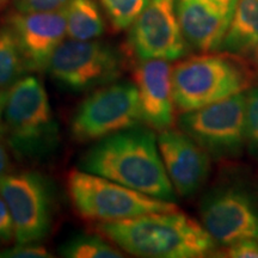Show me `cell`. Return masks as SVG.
Listing matches in <instances>:
<instances>
[{"label": "cell", "instance_id": "cell-1", "mask_svg": "<svg viewBox=\"0 0 258 258\" xmlns=\"http://www.w3.org/2000/svg\"><path fill=\"white\" fill-rule=\"evenodd\" d=\"M80 170L104 177L152 198L175 202L153 129L139 124L95 141L83 154Z\"/></svg>", "mask_w": 258, "mask_h": 258}, {"label": "cell", "instance_id": "cell-2", "mask_svg": "<svg viewBox=\"0 0 258 258\" xmlns=\"http://www.w3.org/2000/svg\"><path fill=\"white\" fill-rule=\"evenodd\" d=\"M93 228L118 249L137 257H207L215 252L218 245L202 224L178 209L95 222Z\"/></svg>", "mask_w": 258, "mask_h": 258}, {"label": "cell", "instance_id": "cell-3", "mask_svg": "<svg viewBox=\"0 0 258 258\" xmlns=\"http://www.w3.org/2000/svg\"><path fill=\"white\" fill-rule=\"evenodd\" d=\"M253 76L241 57L201 54L172 67V92L180 114L198 110L252 88Z\"/></svg>", "mask_w": 258, "mask_h": 258}, {"label": "cell", "instance_id": "cell-4", "mask_svg": "<svg viewBox=\"0 0 258 258\" xmlns=\"http://www.w3.org/2000/svg\"><path fill=\"white\" fill-rule=\"evenodd\" d=\"M4 134L24 158L36 159L55 147L59 129L46 89L35 76L22 77L6 91Z\"/></svg>", "mask_w": 258, "mask_h": 258}, {"label": "cell", "instance_id": "cell-5", "mask_svg": "<svg viewBox=\"0 0 258 258\" xmlns=\"http://www.w3.org/2000/svg\"><path fill=\"white\" fill-rule=\"evenodd\" d=\"M66 190L77 214L91 222L124 220L178 209L175 202L152 198L80 169L70 171Z\"/></svg>", "mask_w": 258, "mask_h": 258}, {"label": "cell", "instance_id": "cell-6", "mask_svg": "<svg viewBox=\"0 0 258 258\" xmlns=\"http://www.w3.org/2000/svg\"><path fill=\"white\" fill-rule=\"evenodd\" d=\"M125 66L123 54L99 41H62L47 66L50 78L67 91L79 93L114 83Z\"/></svg>", "mask_w": 258, "mask_h": 258}, {"label": "cell", "instance_id": "cell-7", "mask_svg": "<svg viewBox=\"0 0 258 258\" xmlns=\"http://www.w3.org/2000/svg\"><path fill=\"white\" fill-rule=\"evenodd\" d=\"M139 124L144 123L137 86L116 80L93 90L80 103L70 129L77 143L86 144Z\"/></svg>", "mask_w": 258, "mask_h": 258}, {"label": "cell", "instance_id": "cell-8", "mask_svg": "<svg viewBox=\"0 0 258 258\" xmlns=\"http://www.w3.org/2000/svg\"><path fill=\"white\" fill-rule=\"evenodd\" d=\"M178 125L215 159L238 157L246 146L245 92L183 112Z\"/></svg>", "mask_w": 258, "mask_h": 258}, {"label": "cell", "instance_id": "cell-9", "mask_svg": "<svg viewBox=\"0 0 258 258\" xmlns=\"http://www.w3.org/2000/svg\"><path fill=\"white\" fill-rule=\"evenodd\" d=\"M200 217L222 247L247 238L258 239V194L238 180L222 182L203 195Z\"/></svg>", "mask_w": 258, "mask_h": 258}, {"label": "cell", "instance_id": "cell-10", "mask_svg": "<svg viewBox=\"0 0 258 258\" xmlns=\"http://www.w3.org/2000/svg\"><path fill=\"white\" fill-rule=\"evenodd\" d=\"M0 195L14 219L17 243L41 241L49 234L54 219V191L42 173H9L0 179Z\"/></svg>", "mask_w": 258, "mask_h": 258}, {"label": "cell", "instance_id": "cell-11", "mask_svg": "<svg viewBox=\"0 0 258 258\" xmlns=\"http://www.w3.org/2000/svg\"><path fill=\"white\" fill-rule=\"evenodd\" d=\"M186 42L177 17L176 0H148L132 25L125 53L135 60H178L185 55Z\"/></svg>", "mask_w": 258, "mask_h": 258}, {"label": "cell", "instance_id": "cell-12", "mask_svg": "<svg viewBox=\"0 0 258 258\" xmlns=\"http://www.w3.org/2000/svg\"><path fill=\"white\" fill-rule=\"evenodd\" d=\"M158 146L176 194L190 198L207 182L211 156L183 131L165 129L158 135Z\"/></svg>", "mask_w": 258, "mask_h": 258}, {"label": "cell", "instance_id": "cell-13", "mask_svg": "<svg viewBox=\"0 0 258 258\" xmlns=\"http://www.w3.org/2000/svg\"><path fill=\"white\" fill-rule=\"evenodd\" d=\"M29 72L46 71L54 51L67 35L64 8L47 12H19L9 17Z\"/></svg>", "mask_w": 258, "mask_h": 258}, {"label": "cell", "instance_id": "cell-14", "mask_svg": "<svg viewBox=\"0 0 258 258\" xmlns=\"http://www.w3.org/2000/svg\"><path fill=\"white\" fill-rule=\"evenodd\" d=\"M238 0H176L177 17L186 43L201 53L220 47Z\"/></svg>", "mask_w": 258, "mask_h": 258}, {"label": "cell", "instance_id": "cell-15", "mask_svg": "<svg viewBox=\"0 0 258 258\" xmlns=\"http://www.w3.org/2000/svg\"><path fill=\"white\" fill-rule=\"evenodd\" d=\"M132 74L138 90L143 123L160 132L172 128L176 105L172 92V66L169 61H138Z\"/></svg>", "mask_w": 258, "mask_h": 258}, {"label": "cell", "instance_id": "cell-16", "mask_svg": "<svg viewBox=\"0 0 258 258\" xmlns=\"http://www.w3.org/2000/svg\"><path fill=\"white\" fill-rule=\"evenodd\" d=\"M258 48V0H238L234 15L218 50L230 55H253Z\"/></svg>", "mask_w": 258, "mask_h": 258}, {"label": "cell", "instance_id": "cell-17", "mask_svg": "<svg viewBox=\"0 0 258 258\" xmlns=\"http://www.w3.org/2000/svg\"><path fill=\"white\" fill-rule=\"evenodd\" d=\"M67 36L92 41L104 34L105 23L95 0H70L64 6Z\"/></svg>", "mask_w": 258, "mask_h": 258}, {"label": "cell", "instance_id": "cell-18", "mask_svg": "<svg viewBox=\"0 0 258 258\" xmlns=\"http://www.w3.org/2000/svg\"><path fill=\"white\" fill-rule=\"evenodd\" d=\"M27 72L17 38L8 25L0 30V89H9Z\"/></svg>", "mask_w": 258, "mask_h": 258}, {"label": "cell", "instance_id": "cell-19", "mask_svg": "<svg viewBox=\"0 0 258 258\" xmlns=\"http://www.w3.org/2000/svg\"><path fill=\"white\" fill-rule=\"evenodd\" d=\"M61 256L69 258H120L122 250L101 234H76L62 243Z\"/></svg>", "mask_w": 258, "mask_h": 258}, {"label": "cell", "instance_id": "cell-20", "mask_svg": "<svg viewBox=\"0 0 258 258\" xmlns=\"http://www.w3.org/2000/svg\"><path fill=\"white\" fill-rule=\"evenodd\" d=\"M115 31H123L134 24L148 0H99Z\"/></svg>", "mask_w": 258, "mask_h": 258}, {"label": "cell", "instance_id": "cell-21", "mask_svg": "<svg viewBox=\"0 0 258 258\" xmlns=\"http://www.w3.org/2000/svg\"><path fill=\"white\" fill-rule=\"evenodd\" d=\"M246 96V147L258 157V86L250 88Z\"/></svg>", "mask_w": 258, "mask_h": 258}, {"label": "cell", "instance_id": "cell-22", "mask_svg": "<svg viewBox=\"0 0 258 258\" xmlns=\"http://www.w3.org/2000/svg\"><path fill=\"white\" fill-rule=\"evenodd\" d=\"M0 257L9 258H49L51 254L44 245L40 241L31 243H17L15 246L10 247L0 252Z\"/></svg>", "mask_w": 258, "mask_h": 258}, {"label": "cell", "instance_id": "cell-23", "mask_svg": "<svg viewBox=\"0 0 258 258\" xmlns=\"http://www.w3.org/2000/svg\"><path fill=\"white\" fill-rule=\"evenodd\" d=\"M70 0H15L19 12H47L63 9Z\"/></svg>", "mask_w": 258, "mask_h": 258}, {"label": "cell", "instance_id": "cell-24", "mask_svg": "<svg viewBox=\"0 0 258 258\" xmlns=\"http://www.w3.org/2000/svg\"><path fill=\"white\" fill-rule=\"evenodd\" d=\"M222 256L230 258H258V239L247 238L225 246Z\"/></svg>", "mask_w": 258, "mask_h": 258}, {"label": "cell", "instance_id": "cell-25", "mask_svg": "<svg viewBox=\"0 0 258 258\" xmlns=\"http://www.w3.org/2000/svg\"><path fill=\"white\" fill-rule=\"evenodd\" d=\"M16 239L15 224L5 200L0 195V243H11Z\"/></svg>", "mask_w": 258, "mask_h": 258}, {"label": "cell", "instance_id": "cell-26", "mask_svg": "<svg viewBox=\"0 0 258 258\" xmlns=\"http://www.w3.org/2000/svg\"><path fill=\"white\" fill-rule=\"evenodd\" d=\"M11 158H10L8 150H6L4 145L0 143V179L4 178L9 173H11Z\"/></svg>", "mask_w": 258, "mask_h": 258}, {"label": "cell", "instance_id": "cell-27", "mask_svg": "<svg viewBox=\"0 0 258 258\" xmlns=\"http://www.w3.org/2000/svg\"><path fill=\"white\" fill-rule=\"evenodd\" d=\"M6 91L8 90L0 89V138L4 135V108L6 102Z\"/></svg>", "mask_w": 258, "mask_h": 258}, {"label": "cell", "instance_id": "cell-28", "mask_svg": "<svg viewBox=\"0 0 258 258\" xmlns=\"http://www.w3.org/2000/svg\"><path fill=\"white\" fill-rule=\"evenodd\" d=\"M8 3H9V0H0V10L4 9Z\"/></svg>", "mask_w": 258, "mask_h": 258}, {"label": "cell", "instance_id": "cell-29", "mask_svg": "<svg viewBox=\"0 0 258 258\" xmlns=\"http://www.w3.org/2000/svg\"><path fill=\"white\" fill-rule=\"evenodd\" d=\"M253 60H254V62H256V63H258V48H257V49H256V51H254V53H253Z\"/></svg>", "mask_w": 258, "mask_h": 258}]
</instances>
